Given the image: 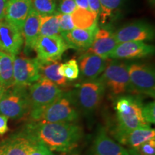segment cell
<instances>
[{
  "instance_id": "cell-24",
  "label": "cell",
  "mask_w": 155,
  "mask_h": 155,
  "mask_svg": "<svg viewBox=\"0 0 155 155\" xmlns=\"http://www.w3.org/2000/svg\"><path fill=\"white\" fill-rule=\"evenodd\" d=\"M73 23L75 28L83 30L96 29L98 17L91 11L76 7L71 14Z\"/></svg>"
},
{
  "instance_id": "cell-7",
  "label": "cell",
  "mask_w": 155,
  "mask_h": 155,
  "mask_svg": "<svg viewBox=\"0 0 155 155\" xmlns=\"http://www.w3.org/2000/svg\"><path fill=\"white\" fill-rule=\"evenodd\" d=\"M28 88L13 86L6 90L0 99V114L8 119H22L30 113Z\"/></svg>"
},
{
  "instance_id": "cell-26",
  "label": "cell",
  "mask_w": 155,
  "mask_h": 155,
  "mask_svg": "<svg viewBox=\"0 0 155 155\" xmlns=\"http://www.w3.org/2000/svg\"><path fill=\"white\" fill-rule=\"evenodd\" d=\"M101 11L99 16L102 24L111 18L114 15L121 9L125 0H99Z\"/></svg>"
},
{
  "instance_id": "cell-2",
  "label": "cell",
  "mask_w": 155,
  "mask_h": 155,
  "mask_svg": "<svg viewBox=\"0 0 155 155\" xmlns=\"http://www.w3.org/2000/svg\"><path fill=\"white\" fill-rule=\"evenodd\" d=\"M143 103L135 95H122L114 102L117 127L116 130L129 131L139 128L150 127L142 116Z\"/></svg>"
},
{
  "instance_id": "cell-32",
  "label": "cell",
  "mask_w": 155,
  "mask_h": 155,
  "mask_svg": "<svg viewBox=\"0 0 155 155\" xmlns=\"http://www.w3.org/2000/svg\"><path fill=\"white\" fill-rule=\"evenodd\" d=\"M142 116L145 121L150 125L155 123V104L154 101L143 105Z\"/></svg>"
},
{
  "instance_id": "cell-39",
  "label": "cell",
  "mask_w": 155,
  "mask_h": 155,
  "mask_svg": "<svg viewBox=\"0 0 155 155\" xmlns=\"http://www.w3.org/2000/svg\"><path fill=\"white\" fill-rule=\"evenodd\" d=\"M149 2H150V3L151 4V5H154V2H155V0H149Z\"/></svg>"
},
{
  "instance_id": "cell-12",
  "label": "cell",
  "mask_w": 155,
  "mask_h": 155,
  "mask_svg": "<svg viewBox=\"0 0 155 155\" xmlns=\"http://www.w3.org/2000/svg\"><path fill=\"white\" fill-rule=\"evenodd\" d=\"M23 43L22 32L7 21L0 20V52L17 56Z\"/></svg>"
},
{
  "instance_id": "cell-19",
  "label": "cell",
  "mask_w": 155,
  "mask_h": 155,
  "mask_svg": "<svg viewBox=\"0 0 155 155\" xmlns=\"http://www.w3.org/2000/svg\"><path fill=\"white\" fill-rule=\"evenodd\" d=\"M30 139L23 131L13 134L0 142V155H29Z\"/></svg>"
},
{
  "instance_id": "cell-27",
  "label": "cell",
  "mask_w": 155,
  "mask_h": 155,
  "mask_svg": "<svg viewBox=\"0 0 155 155\" xmlns=\"http://www.w3.org/2000/svg\"><path fill=\"white\" fill-rule=\"evenodd\" d=\"M58 73L67 81L77 80L80 75V71L78 61L75 59H71L65 63L60 64Z\"/></svg>"
},
{
  "instance_id": "cell-11",
  "label": "cell",
  "mask_w": 155,
  "mask_h": 155,
  "mask_svg": "<svg viewBox=\"0 0 155 155\" xmlns=\"http://www.w3.org/2000/svg\"><path fill=\"white\" fill-rule=\"evenodd\" d=\"M154 28L144 21L129 23L114 32L118 44L131 41H151L154 38Z\"/></svg>"
},
{
  "instance_id": "cell-1",
  "label": "cell",
  "mask_w": 155,
  "mask_h": 155,
  "mask_svg": "<svg viewBox=\"0 0 155 155\" xmlns=\"http://www.w3.org/2000/svg\"><path fill=\"white\" fill-rule=\"evenodd\" d=\"M22 131L52 152H71L83 137L82 128L75 123L32 121L25 125Z\"/></svg>"
},
{
  "instance_id": "cell-16",
  "label": "cell",
  "mask_w": 155,
  "mask_h": 155,
  "mask_svg": "<svg viewBox=\"0 0 155 155\" xmlns=\"http://www.w3.org/2000/svg\"><path fill=\"white\" fill-rule=\"evenodd\" d=\"M108 61V59L101 58L94 54L83 53L78 61L82 79L85 81L96 80L104 72Z\"/></svg>"
},
{
  "instance_id": "cell-36",
  "label": "cell",
  "mask_w": 155,
  "mask_h": 155,
  "mask_svg": "<svg viewBox=\"0 0 155 155\" xmlns=\"http://www.w3.org/2000/svg\"><path fill=\"white\" fill-rule=\"evenodd\" d=\"M9 0H0V20L5 19L6 9Z\"/></svg>"
},
{
  "instance_id": "cell-14",
  "label": "cell",
  "mask_w": 155,
  "mask_h": 155,
  "mask_svg": "<svg viewBox=\"0 0 155 155\" xmlns=\"http://www.w3.org/2000/svg\"><path fill=\"white\" fill-rule=\"evenodd\" d=\"M154 46L141 41L125 42L118 44L109 58L114 60L137 59L152 55Z\"/></svg>"
},
{
  "instance_id": "cell-13",
  "label": "cell",
  "mask_w": 155,
  "mask_h": 155,
  "mask_svg": "<svg viewBox=\"0 0 155 155\" xmlns=\"http://www.w3.org/2000/svg\"><path fill=\"white\" fill-rule=\"evenodd\" d=\"M118 42L114 32L106 28H97L94 40L85 53H92L101 58L108 59L115 50Z\"/></svg>"
},
{
  "instance_id": "cell-18",
  "label": "cell",
  "mask_w": 155,
  "mask_h": 155,
  "mask_svg": "<svg viewBox=\"0 0 155 155\" xmlns=\"http://www.w3.org/2000/svg\"><path fill=\"white\" fill-rule=\"evenodd\" d=\"M32 9V0H9L5 19L22 32L23 25Z\"/></svg>"
},
{
  "instance_id": "cell-34",
  "label": "cell",
  "mask_w": 155,
  "mask_h": 155,
  "mask_svg": "<svg viewBox=\"0 0 155 155\" xmlns=\"http://www.w3.org/2000/svg\"><path fill=\"white\" fill-rule=\"evenodd\" d=\"M89 9L97 16H99L101 11V5L99 0H88Z\"/></svg>"
},
{
  "instance_id": "cell-30",
  "label": "cell",
  "mask_w": 155,
  "mask_h": 155,
  "mask_svg": "<svg viewBox=\"0 0 155 155\" xmlns=\"http://www.w3.org/2000/svg\"><path fill=\"white\" fill-rule=\"evenodd\" d=\"M28 138L30 139L29 155H55L47 147H45L41 143L38 142V141H35L34 139H32L29 137Z\"/></svg>"
},
{
  "instance_id": "cell-10",
  "label": "cell",
  "mask_w": 155,
  "mask_h": 155,
  "mask_svg": "<svg viewBox=\"0 0 155 155\" xmlns=\"http://www.w3.org/2000/svg\"><path fill=\"white\" fill-rule=\"evenodd\" d=\"M14 86L28 88L40 78L37 58L15 56Z\"/></svg>"
},
{
  "instance_id": "cell-28",
  "label": "cell",
  "mask_w": 155,
  "mask_h": 155,
  "mask_svg": "<svg viewBox=\"0 0 155 155\" xmlns=\"http://www.w3.org/2000/svg\"><path fill=\"white\" fill-rule=\"evenodd\" d=\"M32 8L41 16L54 15L57 8V0H32Z\"/></svg>"
},
{
  "instance_id": "cell-17",
  "label": "cell",
  "mask_w": 155,
  "mask_h": 155,
  "mask_svg": "<svg viewBox=\"0 0 155 155\" xmlns=\"http://www.w3.org/2000/svg\"><path fill=\"white\" fill-rule=\"evenodd\" d=\"M113 134L119 144L127 146L129 149L138 147L146 141L155 139V130L151 127L139 128L129 131L115 129Z\"/></svg>"
},
{
  "instance_id": "cell-22",
  "label": "cell",
  "mask_w": 155,
  "mask_h": 155,
  "mask_svg": "<svg viewBox=\"0 0 155 155\" xmlns=\"http://www.w3.org/2000/svg\"><path fill=\"white\" fill-rule=\"evenodd\" d=\"M60 64V61L53 62L38 61L39 73L40 78L48 79L59 87H66L68 81L58 73Z\"/></svg>"
},
{
  "instance_id": "cell-40",
  "label": "cell",
  "mask_w": 155,
  "mask_h": 155,
  "mask_svg": "<svg viewBox=\"0 0 155 155\" xmlns=\"http://www.w3.org/2000/svg\"><path fill=\"white\" fill-rule=\"evenodd\" d=\"M72 155H78V154H72Z\"/></svg>"
},
{
  "instance_id": "cell-20",
  "label": "cell",
  "mask_w": 155,
  "mask_h": 155,
  "mask_svg": "<svg viewBox=\"0 0 155 155\" xmlns=\"http://www.w3.org/2000/svg\"><path fill=\"white\" fill-rule=\"evenodd\" d=\"M97 28L93 30H83L75 28L72 30L61 33V35L69 48L86 50L94 40Z\"/></svg>"
},
{
  "instance_id": "cell-4",
  "label": "cell",
  "mask_w": 155,
  "mask_h": 155,
  "mask_svg": "<svg viewBox=\"0 0 155 155\" xmlns=\"http://www.w3.org/2000/svg\"><path fill=\"white\" fill-rule=\"evenodd\" d=\"M78 109L89 114L99 107L106 88L98 78L96 80L85 81L70 91Z\"/></svg>"
},
{
  "instance_id": "cell-25",
  "label": "cell",
  "mask_w": 155,
  "mask_h": 155,
  "mask_svg": "<svg viewBox=\"0 0 155 155\" xmlns=\"http://www.w3.org/2000/svg\"><path fill=\"white\" fill-rule=\"evenodd\" d=\"M60 33L58 13L42 16L40 15V36L58 35Z\"/></svg>"
},
{
  "instance_id": "cell-33",
  "label": "cell",
  "mask_w": 155,
  "mask_h": 155,
  "mask_svg": "<svg viewBox=\"0 0 155 155\" xmlns=\"http://www.w3.org/2000/svg\"><path fill=\"white\" fill-rule=\"evenodd\" d=\"M76 7L75 0H60L57 11L60 14L71 15Z\"/></svg>"
},
{
  "instance_id": "cell-6",
  "label": "cell",
  "mask_w": 155,
  "mask_h": 155,
  "mask_svg": "<svg viewBox=\"0 0 155 155\" xmlns=\"http://www.w3.org/2000/svg\"><path fill=\"white\" fill-rule=\"evenodd\" d=\"M98 79L112 96L118 97L131 93L128 65L124 63L116 60L108 61Z\"/></svg>"
},
{
  "instance_id": "cell-3",
  "label": "cell",
  "mask_w": 155,
  "mask_h": 155,
  "mask_svg": "<svg viewBox=\"0 0 155 155\" xmlns=\"http://www.w3.org/2000/svg\"><path fill=\"white\" fill-rule=\"evenodd\" d=\"M79 119V110L70 91L63 93L58 99L44 108L32 121L51 123H75Z\"/></svg>"
},
{
  "instance_id": "cell-15",
  "label": "cell",
  "mask_w": 155,
  "mask_h": 155,
  "mask_svg": "<svg viewBox=\"0 0 155 155\" xmlns=\"http://www.w3.org/2000/svg\"><path fill=\"white\" fill-rule=\"evenodd\" d=\"M89 155H129L128 150L113 140L104 128L96 134Z\"/></svg>"
},
{
  "instance_id": "cell-31",
  "label": "cell",
  "mask_w": 155,
  "mask_h": 155,
  "mask_svg": "<svg viewBox=\"0 0 155 155\" xmlns=\"http://www.w3.org/2000/svg\"><path fill=\"white\" fill-rule=\"evenodd\" d=\"M58 17H59V29L61 34L68 32V31L72 30L73 29L75 28L71 15L58 13Z\"/></svg>"
},
{
  "instance_id": "cell-29",
  "label": "cell",
  "mask_w": 155,
  "mask_h": 155,
  "mask_svg": "<svg viewBox=\"0 0 155 155\" xmlns=\"http://www.w3.org/2000/svg\"><path fill=\"white\" fill-rule=\"evenodd\" d=\"M129 155H155V139L128 150Z\"/></svg>"
},
{
  "instance_id": "cell-21",
  "label": "cell",
  "mask_w": 155,
  "mask_h": 155,
  "mask_svg": "<svg viewBox=\"0 0 155 155\" xmlns=\"http://www.w3.org/2000/svg\"><path fill=\"white\" fill-rule=\"evenodd\" d=\"M40 15L32 8L22 30L25 48L29 50H34L37 40L40 37Z\"/></svg>"
},
{
  "instance_id": "cell-5",
  "label": "cell",
  "mask_w": 155,
  "mask_h": 155,
  "mask_svg": "<svg viewBox=\"0 0 155 155\" xmlns=\"http://www.w3.org/2000/svg\"><path fill=\"white\" fill-rule=\"evenodd\" d=\"M63 93L59 86L44 78H40L29 86L31 120H34L38 114L58 99Z\"/></svg>"
},
{
  "instance_id": "cell-35",
  "label": "cell",
  "mask_w": 155,
  "mask_h": 155,
  "mask_svg": "<svg viewBox=\"0 0 155 155\" xmlns=\"http://www.w3.org/2000/svg\"><path fill=\"white\" fill-rule=\"evenodd\" d=\"M8 118L0 114V136H3L9 131Z\"/></svg>"
},
{
  "instance_id": "cell-8",
  "label": "cell",
  "mask_w": 155,
  "mask_h": 155,
  "mask_svg": "<svg viewBox=\"0 0 155 155\" xmlns=\"http://www.w3.org/2000/svg\"><path fill=\"white\" fill-rule=\"evenodd\" d=\"M131 93L143 94L154 98V70L147 64L132 63L128 65Z\"/></svg>"
},
{
  "instance_id": "cell-9",
  "label": "cell",
  "mask_w": 155,
  "mask_h": 155,
  "mask_svg": "<svg viewBox=\"0 0 155 155\" xmlns=\"http://www.w3.org/2000/svg\"><path fill=\"white\" fill-rule=\"evenodd\" d=\"M68 48L61 35L39 37L34 50L37 60L40 62L61 61L62 55Z\"/></svg>"
},
{
  "instance_id": "cell-38",
  "label": "cell",
  "mask_w": 155,
  "mask_h": 155,
  "mask_svg": "<svg viewBox=\"0 0 155 155\" xmlns=\"http://www.w3.org/2000/svg\"><path fill=\"white\" fill-rule=\"evenodd\" d=\"M5 91H6V89L5 88H3V87L0 85V99L2 98V97Z\"/></svg>"
},
{
  "instance_id": "cell-23",
  "label": "cell",
  "mask_w": 155,
  "mask_h": 155,
  "mask_svg": "<svg viewBox=\"0 0 155 155\" xmlns=\"http://www.w3.org/2000/svg\"><path fill=\"white\" fill-rule=\"evenodd\" d=\"M14 58L0 52V85L6 90L14 86Z\"/></svg>"
},
{
  "instance_id": "cell-37",
  "label": "cell",
  "mask_w": 155,
  "mask_h": 155,
  "mask_svg": "<svg viewBox=\"0 0 155 155\" xmlns=\"http://www.w3.org/2000/svg\"><path fill=\"white\" fill-rule=\"evenodd\" d=\"M75 5L77 6V7L90 10V9H89L88 0H75Z\"/></svg>"
}]
</instances>
